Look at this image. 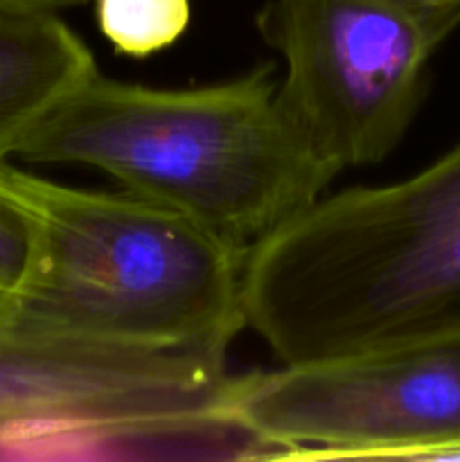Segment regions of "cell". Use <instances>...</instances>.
Segmentation results:
<instances>
[{
	"label": "cell",
	"mask_w": 460,
	"mask_h": 462,
	"mask_svg": "<svg viewBox=\"0 0 460 462\" xmlns=\"http://www.w3.org/2000/svg\"><path fill=\"white\" fill-rule=\"evenodd\" d=\"M273 63L192 88H153L97 70L59 99L16 158L84 165L242 248L318 201L325 165L280 99Z\"/></svg>",
	"instance_id": "6da1fadb"
},
{
	"label": "cell",
	"mask_w": 460,
	"mask_h": 462,
	"mask_svg": "<svg viewBox=\"0 0 460 462\" xmlns=\"http://www.w3.org/2000/svg\"><path fill=\"white\" fill-rule=\"evenodd\" d=\"M34 215L14 185L9 162L0 165V296L12 293L25 275L34 248Z\"/></svg>",
	"instance_id": "9c48e42d"
},
{
	"label": "cell",
	"mask_w": 460,
	"mask_h": 462,
	"mask_svg": "<svg viewBox=\"0 0 460 462\" xmlns=\"http://www.w3.org/2000/svg\"><path fill=\"white\" fill-rule=\"evenodd\" d=\"M225 347L108 346L0 319V436L59 431L86 440L224 436Z\"/></svg>",
	"instance_id": "8992f818"
},
{
	"label": "cell",
	"mask_w": 460,
	"mask_h": 462,
	"mask_svg": "<svg viewBox=\"0 0 460 462\" xmlns=\"http://www.w3.org/2000/svg\"><path fill=\"white\" fill-rule=\"evenodd\" d=\"M95 70L93 52L61 14L0 5V165Z\"/></svg>",
	"instance_id": "52a82bcc"
},
{
	"label": "cell",
	"mask_w": 460,
	"mask_h": 462,
	"mask_svg": "<svg viewBox=\"0 0 460 462\" xmlns=\"http://www.w3.org/2000/svg\"><path fill=\"white\" fill-rule=\"evenodd\" d=\"M93 7L104 39L131 59L170 50L192 23L189 0H93Z\"/></svg>",
	"instance_id": "ba28073f"
},
{
	"label": "cell",
	"mask_w": 460,
	"mask_h": 462,
	"mask_svg": "<svg viewBox=\"0 0 460 462\" xmlns=\"http://www.w3.org/2000/svg\"><path fill=\"white\" fill-rule=\"evenodd\" d=\"M88 0H0L5 7H23V9H43V12H66L86 5Z\"/></svg>",
	"instance_id": "30bf717a"
},
{
	"label": "cell",
	"mask_w": 460,
	"mask_h": 462,
	"mask_svg": "<svg viewBox=\"0 0 460 462\" xmlns=\"http://www.w3.org/2000/svg\"><path fill=\"white\" fill-rule=\"evenodd\" d=\"M221 422L275 458L455 460L460 332L233 374Z\"/></svg>",
	"instance_id": "5b68a950"
},
{
	"label": "cell",
	"mask_w": 460,
	"mask_h": 462,
	"mask_svg": "<svg viewBox=\"0 0 460 462\" xmlns=\"http://www.w3.org/2000/svg\"><path fill=\"white\" fill-rule=\"evenodd\" d=\"M455 460H460V454H458V458H455Z\"/></svg>",
	"instance_id": "8fae6325"
},
{
	"label": "cell",
	"mask_w": 460,
	"mask_h": 462,
	"mask_svg": "<svg viewBox=\"0 0 460 462\" xmlns=\"http://www.w3.org/2000/svg\"><path fill=\"white\" fill-rule=\"evenodd\" d=\"M242 307L282 364L460 332V143L409 179L323 194L248 248Z\"/></svg>",
	"instance_id": "7a4b0ae2"
},
{
	"label": "cell",
	"mask_w": 460,
	"mask_h": 462,
	"mask_svg": "<svg viewBox=\"0 0 460 462\" xmlns=\"http://www.w3.org/2000/svg\"><path fill=\"white\" fill-rule=\"evenodd\" d=\"M458 27L460 0H266L255 14L284 61V108L336 174L400 147Z\"/></svg>",
	"instance_id": "277c9868"
},
{
	"label": "cell",
	"mask_w": 460,
	"mask_h": 462,
	"mask_svg": "<svg viewBox=\"0 0 460 462\" xmlns=\"http://www.w3.org/2000/svg\"><path fill=\"white\" fill-rule=\"evenodd\" d=\"M9 176L30 203V264L0 319L36 332L108 346L230 347L246 329L248 248L156 201Z\"/></svg>",
	"instance_id": "3957f363"
}]
</instances>
